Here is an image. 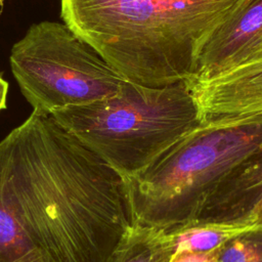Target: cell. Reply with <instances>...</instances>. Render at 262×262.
Wrapping results in <instances>:
<instances>
[{
    "label": "cell",
    "instance_id": "obj_3",
    "mask_svg": "<svg viewBox=\"0 0 262 262\" xmlns=\"http://www.w3.org/2000/svg\"><path fill=\"white\" fill-rule=\"evenodd\" d=\"M262 152V114L209 117L124 180L133 222L164 230L198 220L215 193Z\"/></svg>",
    "mask_w": 262,
    "mask_h": 262
},
{
    "label": "cell",
    "instance_id": "obj_8",
    "mask_svg": "<svg viewBox=\"0 0 262 262\" xmlns=\"http://www.w3.org/2000/svg\"><path fill=\"white\" fill-rule=\"evenodd\" d=\"M261 198L262 152L215 193L204 208L198 220L220 221L239 219Z\"/></svg>",
    "mask_w": 262,
    "mask_h": 262
},
{
    "label": "cell",
    "instance_id": "obj_1",
    "mask_svg": "<svg viewBox=\"0 0 262 262\" xmlns=\"http://www.w3.org/2000/svg\"><path fill=\"white\" fill-rule=\"evenodd\" d=\"M133 224L124 179L52 115L0 141V262H112Z\"/></svg>",
    "mask_w": 262,
    "mask_h": 262
},
{
    "label": "cell",
    "instance_id": "obj_12",
    "mask_svg": "<svg viewBox=\"0 0 262 262\" xmlns=\"http://www.w3.org/2000/svg\"><path fill=\"white\" fill-rule=\"evenodd\" d=\"M220 249L210 252L177 251L174 252L170 262H219Z\"/></svg>",
    "mask_w": 262,
    "mask_h": 262
},
{
    "label": "cell",
    "instance_id": "obj_14",
    "mask_svg": "<svg viewBox=\"0 0 262 262\" xmlns=\"http://www.w3.org/2000/svg\"><path fill=\"white\" fill-rule=\"evenodd\" d=\"M7 92H8V84L0 76V112L6 107Z\"/></svg>",
    "mask_w": 262,
    "mask_h": 262
},
{
    "label": "cell",
    "instance_id": "obj_5",
    "mask_svg": "<svg viewBox=\"0 0 262 262\" xmlns=\"http://www.w3.org/2000/svg\"><path fill=\"white\" fill-rule=\"evenodd\" d=\"M10 67L33 111H55L114 95L125 79L66 24L30 27L10 53Z\"/></svg>",
    "mask_w": 262,
    "mask_h": 262
},
{
    "label": "cell",
    "instance_id": "obj_9",
    "mask_svg": "<svg viewBox=\"0 0 262 262\" xmlns=\"http://www.w3.org/2000/svg\"><path fill=\"white\" fill-rule=\"evenodd\" d=\"M262 223L250 219L192 221L176 228L165 230L172 243L174 252H210L223 247L232 238L261 228Z\"/></svg>",
    "mask_w": 262,
    "mask_h": 262
},
{
    "label": "cell",
    "instance_id": "obj_11",
    "mask_svg": "<svg viewBox=\"0 0 262 262\" xmlns=\"http://www.w3.org/2000/svg\"><path fill=\"white\" fill-rule=\"evenodd\" d=\"M219 262H262V227L241 234L221 247Z\"/></svg>",
    "mask_w": 262,
    "mask_h": 262
},
{
    "label": "cell",
    "instance_id": "obj_6",
    "mask_svg": "<svg viewBox=\"0 0 262 262\" xmlns=\"http://www.w3.org/2000/svg\"><path fill=\"white\" fill-rule=\"evenodd\" d=\"M188 86L202 120L262 114V44L236 67Z\"/></svg>",
    "mask_w": 262,
    "mask_h": 262
},
{
    "label": "cell",
    "instance_id": "obj_4",
    "mask_svg": "<svg viewBox=\"0 0 262 262\" xmlns=\"http://www.w3.org/2000/svg\"><path fill=\"white\" fill-rule=\"evenodd\" d=\"M50 115L124 180L202 122L187 82L149 87L125 80L112 96Z\"/></svg>",
    "mask_w": 262,
    "mask_h": 262
},
{
    "label": "cell",
    "instance_id": "obj_10",
    "mask_svg": "<svg viewBox=\"0 0 262 262\" xmlns=\"http://www.w3.org/2000/svg\"><path fill=\"white\" fill-rule=\"evenodd\" d=\"M174 253L164 229L134 223L117 248L112 262H170Z\"/></svg>",
    "mask_w": 262,
    "mask_h": 262
},
{
    "label": "cell",
    "instance_id": "obj_13",
    "mask_svg": "<svg viewBox=\"0 0 262 262\" xmlns=\"http://www.w3.org/2000/svg\"><path fill=\"white\" fill-rule=\"evenodd\" d=\"M242 218L250 219L254 222L262 223V198L258 201V203ZM241 219V218H239Z\"/></svg>",
    "mask_w": 262,
    "mask_h": 262
},
{
    "label": "cell",
    "instance_id": "obj_2",
    "mask_svg": "<svg viewBox=\"0 0 262 262\" xmlns=\"http://www.w3.org/2000/svg\"><path fill=\"white\" fill-rule=\"evenodd\" d=\"M247 0H61L60 15L125 80L189 82L211 35Z\"/></svg>",
    "mask_w": 262,
    "mask_h": 262
},
{
    "label": "cell",
    "instance_id": "obj_7",
    "mask_svg": "<svg viewBox=\"0 0 262 262\" xmlns=\"http://www.w3.org/2000/svg\"><path fill=\"white\" fill-rule=\"evenodd\" d=\"M261 44L262 0H247L207 40L195 75L189 82L208 79L236 67Z\"/></svg>",
    "mask_w": 262,
    "mask_h": 262
}]
</instances>
